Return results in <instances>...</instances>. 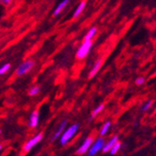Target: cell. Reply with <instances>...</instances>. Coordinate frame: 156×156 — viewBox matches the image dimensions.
<instances>
[{
  "instance_id": "ba28073f",
  "label": "cell",
  "mask_w": 156,
  "mask_h": 156,
  "mask_svg": "<svg viewBox=\"0 0 156 156\" xmlns=\"http://www.w3.org/2000/svg\"><path fill=\"white\" fill-rule=\"evenodd\" d=\"M69 2H70V0H63V1H61V2L58 4V6L54 9L53 13H52V14H53V16L56 17V16H58L59 14H61L62 11L67 7V5L69 4Z\"/></svg>"
},
{
  "instance_id": "9c48e42d",
  "label": "cell",
  "mask_w": 156,
  "mask_h": 156,
  "mask_svg": "<svg viewBox=\"0 0 156 156\" xmlns=\"http://www.w3.org/2000/svg\"><path fill=\"white\" fill-rule=\"evenodd\" d=\"M38 119H39V112L37 110L33 111L29 117V126L31 128H35V127L37 126Z\"/></svg>"
},
{
  "instance_id": "6da1fadb",
  "label": "cell",
  "mask_w": 156,
  "mask_h": 156,
  "mask_svg": "<svg viewBox=\"0 0 156 156\" xmlns=\"http://www.w3.org/2000/svg\"><path fill=\"white\" fill-rule=\"evenodd\" d=\"M79 129H80V123H74L71 126H69L66 131H64L60 136L61 145H66L68 141L71 140L74 137V136L77 134Z\"/></svg>"
},
{
  "instance_id": "8fae6325",
  "label": "cell",
  "mask_w": 156,
  "mask_h": 156,
  "mask_svg": "<svg viewBox=\"0 0 156 156\" xmlns=\"http://www.w3.org/2000/svg\"><path fill=\"white\" fill-rule=\"evenodd\" d=\"M85 8H86V1H84V0H82V1H80L79 3V5L77 6V9H75L74 13H73V19H77L79 18L81 13L84 11Z\"/></svg>"
},
{
  "instance_id": "8992f818",
  "label": "cell",
  "mask_w": 156,
  "mask_h": 156,
  "mask_svg": "<svg viewBox=\"0 0 156 156\" xmlns=\"http://www.w3.org/2000/svg\"><path fill=\"white\" fill-rule=\"evenodd\" d=\"M93 142H94V137L93 136H88L86 139L83 141V143L80 145V147L77 150L76 153L78 155H84L89 151V149H90L91 145L93 144Z\"/></svg>"
},
{
  "instance_id": "277c9868",
  "label": "cell",
  "mask_w": 156,
  "mask_h": 156,
  "mask_svg": "<svg viewBox=\"0 0 156 156\" xmlns=\"http://www.w3.org/2000/svg\"><path fill=\"white\" fill-rule=\"evenodd\" d=\"M42 138H43V134L42 133H39L37 135H36L35 136H33L32 138H30L29 140L27 141V142L23 145V151L24 152H27L29 151L30 150H32L35 146H37L40 141L42 140Z\"/></svg>"
},
{
  "instance_id": "52a82bcc",
  "label": "cell",
  "mask_w": 156,
  "mask_h": 156,
  "mask_svg": "<svg viewBox=\"0 0 156 156\" xmlns=\"http://www.w3.org/2000/svg\"><path fill=\"white\" fill-rule=\"evenodd\" d=\"M103 66V60L102 59H98L93 66L92 69L90 70V72H89V75H88V78L89 79H93L96 76V74L100 71V69Z\"/></svg>"
},
{
  "instance_id": "5b68a950",
  "label": "cell",
  "mask_w": 156,
  "mask_h": 156,
  "mask_svg": "<svg viewBox=\"0 0 156 156\" xmlns=\"http://www.w3.org/2000/svg\"><path fill=\"white\" fill-rule=\"evenodd\" d=\"M105 144V139L103 137H98L95 141H94L91 145L88 152V156H94L99 151H101Z\"/></svg>"
},
{
  "instance_id": "ffe728a7",
  "label": "cell",
  "mask_w": 156,
  "mask_h": 156,
  "mask_svg": "<svg viewBox=\"0 0 156 156\" xmlns=\"http://www.w3.org/2000/svg\"><path fill=\"white\" fill-rule=\"evenodd\" d=\"M146 81V79L145 77H142V76H140L138 78H136V84L137 85V86H141V85H143Z\"/></svg>"
},
{
  "instance_id": "7402d4cb",
  "label": "cell",
  "mask_w": 156,
  "mask_h": 156,
  "mask_svg": "<svg viewBox=\"0 0 156 156\" xmlns=\"http://www.w3.org/2000/svg\"><path fill=\"white\" fill-rule=\"evenodd\" d=\"M2 148H3V146H2L1 144H0V151H1V150H2Z\"/></svg>"
},
{
  "instance_id": "7a4b0ae2",
  "label": "cell",
  "mask_w": 156,
  "mask_h": 156,
  "mask_svg": "<svg viewBox=\"0 0 156 156\" xmlns=\"http://www.w3.org/2000/svg\"><path fill=\"white\" fill-rule=\"evenodd\" d=\"M92 47H93V40H84L77 51L76 57L80 60L86 58Z\"/></svg>"
},
{
  "instance_id": "d6986e66",
  "label": "cell",
  "mask_w": 156,
  "mask_h": 156,
  "mask_svg": "<svg viewBox=\"0 0 156 156\" xmlns=\"http://www.w3.org/2000/svg\"><path fill=\"white\" fill-rule=\"evenodd\" d=\"M152 104H153V102H152L151 100L147 101V102L143 105V107H142V108H141V110H142V111H148V110L151 108Z\"/></svg>"
},
{
  "instance_id": "30bf717a",
  "label": "cell",
  "mask_w": 156,
  "mask_h": 156,
  "mask_svg": "<svg viewBox=\"0 0 156 156\" xmlns=\"http://www.w3.org/2000/svg\"><path fill=\"white\" fill-rule=\"evenodd\" d=\"M66 124H67V121H66V120L63 121V122L59 124L57 130H56V132L54 133V135H53L52 137H51V141H54V140H56L57 138L60 137V136L62 135V133L65 131V128L66 127Z\"/></svg>"
},
{
  "instance_id": "ac0fdd59",
  "label": "cell",
  "mask_w": 156,
  "mask_h": 156,
  "mask_svg": "<svg viewBox=\"0 0 156 156\" xmlns=\"http://www.w3.org/2000/svg\"><path fill=\"white\" fill-rule=\"evenodd\" d=\"M120 148H121V143L119 142V141H117V142L113 145V147L110 149V151H109V152H110V154H112V155H114V154H116L118 151H119V150H120Z\"/></svg>"
},
{
  "instance_id": "603a6c76",
  "label": "cell",
  "mask_w": 156,
  "mask_h": 156,
  "mask_svg": "<svg viewBox=\"0 0 156 156\" xmlns=\"http://www.w3.org/2000/svg\"><path fill=\"white\" fill-rule=\"evenodd\" d=\"M0 134H1V130H0Z\"/></svg>"
},
{
  "instance_id": "3957f363",
  "label": "cell",
  "mask_w": 156,
  "mask_h": 156,
  "mask_svg": "<svg viewBox=\"0 0 156 156\" xmlns=\"http://www.w3.org/2000/svg\"><path fill=\"white\" fill-rule=\"evenodd\" d=\"M35 61L33 59H28V60H25L24 62H23L16 69V75L18 77H22L25 74H27L29 71H31V70L34 68L35 66Z\"/></svg>"
},
{
  "instance_id": "4fadbf2b",
  "label": "cell",
  "mask_w": 156,
  "mask_h": 156,
  "mask_svg": "<svg viewBox=\"0 0 156 156\" xmlns=\"http://www.w3.org/2000/svg\"><path fill=\"white\" fill-rule=\"evenodd\" d=\"M96 33H97V28L95 26L90 28L89 31L87 32V34L84 37V40H93V38L95 37Z\"/></svg>"
},
{
  "instance_id": "2e32d148",
  "label": "cell",
  "mask_w": 156,
  "mask_h": 156,
  "mask_svg": "<svg viewBox=\"0 0 156 156\" xmlns=\"http://www.w3.org/2000/svg\"><path fill=\"white\" fill-rule=\"evenodd\" d=\"M40 92V87L38 85H35V86H32L30 89H29V92H28V94L30 96H36L37 94H38Z\"/></svg>"
},
{
  "instance_id": "7c38bea8",
  "label": "cell",
  "mask_w": 156,
  "mask_h": 156,
  "mask_svg": "<svg viewBox=\"0 0 156 156\" xmlns=\"http://www.w3.org/2000/svg\"><path fill=\"white\" fill-rule=\"evenodd\" d=\"M117 141H119V137L117 136H113L112 138H110L107 143L105 142V144H104V146L102 148L103 152H108L110 151V149L113 147V145H114Z\"/></svg>"
},
{
  "instance_id": "44dd1931",
  "label": "cell",
  "mask_w": 156,
  "mask_h": 156,
  "mask_svg": "<svg viewBox=\"0 0 156 156\" xmlns=\"http://www.w3.org/2000/svg\"><path fill=\"white\" fill-rule=\"evenodd\" d=\"M12 1H13V0H0V3H2V4L6 5V6H9V5H10L12 3Z\"/></svg>"
},
{
  "instance_id": "5bb4252c",
  "label": "cell",
  "mask_w": 156,
  "mask_h": 156,
  "mask_svg": "<svg viewBox=\"0 0 156 156\" xmlns=\"http://www.w3.org/2000/svg\"><path fill=\"white\" fill-rule=\"evenodd\" d=\"M110 126H111V122H109V121L106 122L103 124V126L101 127V129H100V136H103L107 135V133L108 132V130L110 128Z\"/></svg>"
},
{
  "instance_id": "e0dca14e",
  "label": "cell",
  "mask_w": 156,
  "mask_h": 156,
  "mask_svg": "<svg viewBox=\"0 0 156 156\" xmlns=\"http://www.w3.org/2000/svg\"><path fill=\"white\" fill-rule=\"evenodd\" d=\"M10 67H11V65L9 64V63H6L3 66H0V75L6 74L9 71V70L10 69Z\"/></svg>"
},
{
  "instance_id": "9a60e30c",
  "label": "cell",
  "mask_w": 156,
  "mask_h": 156,
  "mask_svg": "<svg viewBox=\"0 0 156 156\" xmlns=\"http://www.w3.org/2000/svg\"><path fill=\"white\" fill-rule=\"evenodd\" d=\"M104 108H105V105H104V104H101V105L97 106V107L93 110L92 114H91V118H92V119L95 118V117L99 114V113H100V112L104 109Z\"/></svg>"
}]
</instances>
